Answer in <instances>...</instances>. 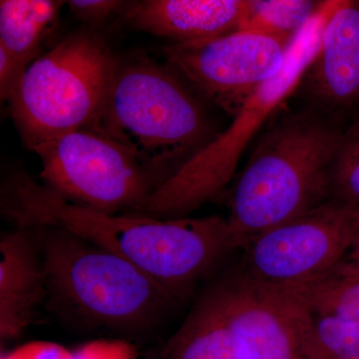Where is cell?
<instances>
[{
    "instance_id": "cell-1",
    "label": "cell",
    "mask_w": 359,
    "mask_h": 359,
    "mask_svg": "<svg viewBox=\"0 0 359 359\" xmlns=\"http://www.w3.org/2000/svg\"><path fill=\"white\" fill-rule=\"evenodd\" d=\"M1 214L14 226L63 229L109 250L187 301L235 252L226 218L156 219L104 214L66 202L25 170L1 186Z\"/></svg>"
},
{
    "instance_id": "cell-2",
    "label": "cell",
    "mask_w": 359,
    "mask_h": 359,
    "mask_svg": "<svg viewBox=\"0 0 359 359\" xmlns=\"http://www.w3.org/2000/svg\"><path fill=\"white\" fill-rule=\"evenodd\" d=\"M344 129L306 108L285 113L259 139L230 197L226 221L237 250L330 199V172Z\"/></svg>"
},
{
    "instance_id": "cell-3",
    "label": "cell",
    "mask_w": 359,
    "mask_h": 359,
    "mask_svg": "<svg viewBox=\"0 0 359 359\" xmlns=\"http://www.w3.org/2000/svg\"><path fill=\"white\" fill-rule=\"evenodd\" d=\"M33 228L43 262L45 306L72 327L145 334L184 302L109 250L57 226Z\"/></svg>"
},
{
    "instance_id": "cell-4",
    "label": "cell",
    "mask_w": 359,
    "mask_h": 359,
    "mask_svg": "<svg viewBox=\"0 0 359 359\" xmlns=\"http://www.w3.org/2000/svg\"><path fill=\"white\" fill-rule=\"evenodd\" d=\"M208 105L166 62L135 54L118 59L102 109L87 129L167 181L221 133Z\"/></svg>"
},
{
    "instance_id": "cell-5",
    "label": "cell",
    "mask_w": 359,
    "mask_h": 359,
    "mask_svg": "<svg viewBox=\"0 0 359 359\" xmlns=\"http://www.w3.org/2000/svg\"><path fill=\"white\" fill-rule=\"evenodd\" d=\"M339 4H323L295 34L282 69L257 90L226 131L170 177L136 214L156 219L185 218L218 197L235 176L250 142L299 86L320 50L325 26Z\"/></svg>"
},
{
    "instance_id": "cell-6",
    "label": "cell",
    "mask_w": 359,
    "mask_h": 359,
    "mask_svg": "<svg viewBox=\"0 0 359 359\" xmlns=\"http://www.w3.org/2000/svg\"><path fill=\"white\" fill-rule=\"evenodd\" d=\"M119 56L91 29L73 33L33 61L9 99V112L28 150L95 121Z\"/></svg>"
},
{
    "instance_id": "cell-7",
    "label": "cell",
    "mask_w": 359,
    "mask_h": 359,
    "mask_svg": "<svg viewBox=\"0 0 359 359\" xmlns=\"http://www.w3.org/2000/svg\"><path fill=\"white\" fill-rule=\"evenodd\" d=\"M32 152L41 162V183L51 192L104 214H135L166 181L126 148L93 130L61 135Z\"/></svg>"
},
{
    "instance_id": "cell-8",
    "label": "cell",
    "mask_w": 359,
    "mask_h": 359,
    "mask_svg": "<svg viewBox=\"0 0 359 359\" xmlns=\"http://www.w3.org/2000/svg\"><path fill=\"white\" fill-rule=\"evenodd\" d=\"M294 35L238 30L216 39L170 43L165 62L210 105L231 119L275 76Z\"/></svg>"
},
{
    "instance_id": "cell-9",
    "label": "cell",
    "mask_w": 359,
    "mask_h": 359,
    "mask_svg": "<svg viewBox=\"0 0 359 359\" xmlns=\"http://www.w3.org/2000/svg\"><path fill=\"white\" fill-rule=\"evenodd\" d=\"M358 236L359 205L330 200L252 238L238 264L259 282L290 287L339 263Z\"/></svg>"
},
{
    "instance_id": "cell-10",
    "label": "cell",
    "mask_w": 359,
    "mask_h": 359,
    "mask_svg": "<svg viewBox=\"0 0 359 359\" xmlns=\"http://www.w3.org/2000/svg\"><path fill=\"white\" fill-rule=\"evenodd\" d=\"M205 287L245 359H306L311 313L289 292L255 280L238 263L217 271Z\"/></svg>"
},
{
    "instance_id": "cell-11",
    "label": "cell",
    "mask_w": 359,
    "mask_h": 359,
    "mask_svg": "<svg viewBox=\"0 0 359 359\" xmlns=\"http://www.w3.org/2000/svg\"><path fill=\"white\" fill-rule=\"evenodd\" d=\"M299 86L309 108L337 118L359 108V1H340Z\"/></svg>"
},
{
    "instance_id": "cell-12",
    "label": "cell",
    "mask_w": 359,
    "mask_h": 359,
    "mask_svg": "<svg viewBox=\"0 0 359 359\" xmlns=\"http://www.w3.org/2000/svg\"><path fill=\"white\" fill-rule=\"evenodd\" d=\"M46 302V280L33 226H14L0 237V340L18 339Z\"/></svg>"
},
{
    "instance_id": "cell-13",
    "label": "cell",
    "mask_w": 359,
    "mask_h": 359,
    "mask_svg": "<svg viewBox=\"0 0 359 359\" xmlns=\"http://www.w3.org/2000/svg\"><path fill=\"white\" fill-rule=\"evenodd\" d=\"M250 0H141L132 1L124 14L140 32L192 43L238 32Z\"/></svg>"
},
{
    "instance_id": "cell-14",
    "label": "cell",
    "mask_w": 359,
    "mask_h": 359,
    "mask_svg": "<svg viewBox=\"0 0 359 359\" xmlns=\"http://www.w3.org/2000/svg\"><path fill=\"white\" fill-rule=\"evenodd\" d=\"M161 359H245L240 342L205 285L181 327L161 349Z\"/></svg>"
},
{
    "instance_id": "cell-15",
    "label": "cell",
    "mask_w": 359,
    "mask_h": 359,
    "mask_svg": "<svg viewBox=\"0 0 359 359\" xmlns=\"http://www.w3.org/2000/svg\"><path fill=\"white\" fill-rule=\"evenodd\" d=\"M66 4L59 0H1L0 46L29 66L55 29Z\"/></svg>"
},
{
    "instance_id": "cell-16",
    "label": "cell",
    "mask_w": 359,
    "mask_h": 359,
    "mask_svg": "<svg viewBox=\"0 0 359 359\" xmlns=\"http://www.w3.org/2000/svg\"><path fill=\"white\" fill-rule=\"evenodd\" d=\"M282 289L311 314L359 325V266L348 256L320 275Z\"/></svg>"
},
{
    "instance_id": "cell-17",
    "label": "cell",
    "mask_w": 359,
    "mask_h": 359,
    "mask_svg": "<svg viewBox=\"0 0 359 359\" xmlns=\"http://www.w3.org/2000/svg\"><path fill=\"white\" fill-rule=\"evenodd\" d=\"M323 4L308 0H250L241 30L294 35Z\"/></svg>"
},
{
    "instance_id": "cell-18",
    "label": "cell",
    "mask_w": 359,
    "mask_h": 359,
    "mask_svg": "<svg viewBox=\"0 0 359 359\" xmlns=\"http://www.w3.org/2000/svg\"><path fill=\"white\" fill-rule=\"evenodd\" d=\"M306 359H359V325L311 314Z\"/></svg>"
},
{
    "instance_id": "cell-19",
    "label": "cell",
    "mask_w": 359,
    "mask_h": 359,
    "mask_svg": "<svg viewBox=\"0 0 359 359\" xmlns=\"http://www.w3.org/2000/svg\"><path fill=\"white\" fill-rule=\"evenodd\" d=\"M330 199L359 205V121L342 134L330 172Z\"/></svg>"
},
{
    "instance_id": "cell-20",
    "label": "cell",
    "mask_w": 359,
    "mask_h": 359,
    "mask_svg": "<svg viewBox=\"0 0 359 359\" xmlns=\"http://www.w3.org/2000/svg\"><path fill=\"white\" fill-rule=\"evenodd\" d=\"M131 1L120 0H70L66 6L76 20L90 27H98L117 15L124 16Z\"/></svg>"
},
{
    "instance_id": "cell-21",
    "label": "cell",
    "mask_w": 359,
    "mask_h": 359,
    "mask_svg": "<svg viewBox=\"0 0 359 359\" xmlns=\"http://www.w3.org/2000/svg\"><path fill=\"white\" fill-rule=\"evenodd\" d=\"M73 359H137L134 346L125 340H96L73 351Z\"/></svg>"
},
{
    "instance_id": "cell-22",
    "label": "cell",
    "mask_w": 359,
    "mask_h": 359,
    "mask_svg": "<svg viewBox=\"0 0 359 359\" xmlns=\"http://www.w3.org/2000/svg\"><path fill=\"white\" fill-rule=\"evenodd\" d=\"M28 67L29 66L0 46V95L2 100L9 101L15 93Z\"/></svg>"
},
{
    "instance_id": "cell-23",
    "label": "cell",
    "mask_w": 359,
    "mask_h": 359,
    "mask_svg": "<svg viewBox=\"0 0 359 359\" xmlns=\"http://www.w3.org/2000/svg\"><path fill=\"white\" fill-rule=\"evenodd\" d=\"M1 359H73V354L58 344L33 342L20 347Z\"/></svg>"
},
{
    "instance_id": "cell-24",
    "label": "cell",
    "mask_w": 359,
    "mask_h": 359,
    "mask_svg": "<svg viewBox=\"0 0 359 359\" xmlns=\"http://www.w3.org/2000/svg\"><path fill=\"white\" fill-rule=\"evenodd\" d=\"M348 257L359 266V236L354 244L353 250L348 254Z\"/></svg>"
},
{
    "instance_id": "cell-25",
    "label": "cell",
    "mask_w": 359,
    "mask_h": 359,
    "mask_svg": "<svg viewBox=\"0 0 359 359\" xmlns=\"http://www.w3.org/2000/svg\"><path fill=\"white\" fill-rule=\"evenodd\" d=\"M146 359H161V351H158L156 354H153V355L149 356V358Z\"/></svg>"
}]
</instances>
